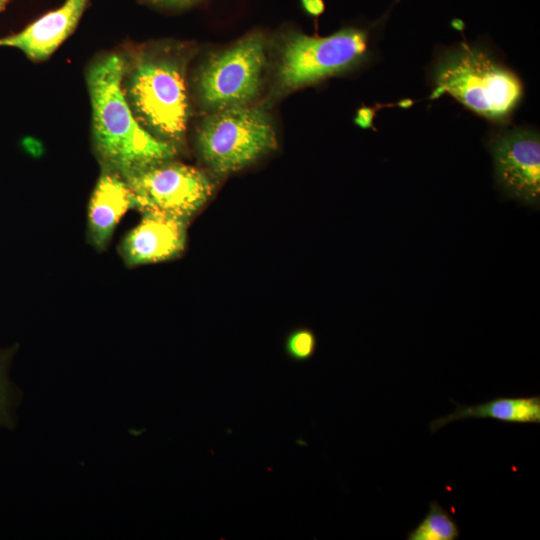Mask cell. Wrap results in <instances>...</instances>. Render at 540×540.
I'll return each mask as SVG.
<instances>
[{"label": "cell", "instance_id": "cell-1", "mask_svg": "<svg viewBox=\"0 0 540 540\" xmlns=\"http://www.w3.org/2000/svg\"><path fill=\"white\" fill-rule=\"evenodd\" d=\"M125 62L117 54L93 63L87 84L94 145L104 169L123 178L147 166L174 159L176 146L147 131L134 115L124 91Z\"/></svg>", "mask_w": 540, "mask_h": 540}, {"label": "cell", "instance_id": "cell-2", "mask_svg": "<svg viewBox=\"0 0 540 540\" xmlns=\"http://www.w3.org/2000/svg\"><path fill=\"white\" fill-rule=\"evenodd\" d=\"M125 75V95L140 124L162 141L179 143L188 120L181 63L170 56L143 54L125 65Z\"/></svg>", "mask_w": 540, "mask_h": 540}, {"label": "cell", "instance_id": "cell-3", "mask_svg": "<svg viewBox=\"0 0 540 540\" xmlns=\"http://www.w3.org/2000/svg\"><path fill=\"white\" fill-rule=\"evenodd\" d=\"M433 98L449 93L484 117L506 118L522 94L518 77L481 49L461 44L445 53L434 70Z\"/></svg>", "mask_w": 540, "mask_h": 540}, {"label": "cell", "instance_id": "cell-4", "mask_svg": "<svg viewBox=\"0 0 540 540\" xmlns=\"http://www.w3.org/2000/svg\"><path fill=\"white\" fill-rule=\"evenodd\" d=\"M197 147L204 163L220 175L239 171L277 148L268 114L239 106L212 112L202 122Z\"/></svg>", "mask_w": 540, "mask_h": 540}, {"label": "cell", "instance_id": "cell-5", "mask_svg": "<svg viewBox=\"0 0 540 540\" xmlns=\"http://www.w3.org/2000/svg\"><path fill=\"white\" fill-rule=\"evenodd\" d=\"M367 49L363 29L345 28L326 37L295 34L282 51L279 84L292 90L341 73L359 63Z\"/></svg>", "mask_w": 540, "mask_h": 540}, {"label": "cell", "instance_id": "cell-6", "mask_svg": "<svg viewBox=\"0 0 540 540\" xmlns=\"http://www.w3.org/2000/svg\"><path fill=\"white\" fill-rule=\"evenodd\" d=\"M265 64V41L259 33L213 55L198 77L203 106L214 112L248 105L260 91Z\"/></svg>", "mask_w": 540, "mask_h": 540}, {"label": "cell", "instance_id": "cell-7", "mask_svg": "<svg viewBox=\"0 0 540 540\" xmlns=\"http://www.w3.org/2000/svg\"><path fill=\"white\" fill-rule=\"evenodd\" d=\"M133 208L189 220L212 195L214 185L201 170L173 159L155 163L124 178Z\"/></svg>", "mask_w": 540, "mask_h": 540}, {"label": "cell", "instance_id": "cell-8", "mask_svg": "<svg viewBox=\"0 0 540 540\" xmlns=\"http://www.w3.org/2000/svg\"><path fill=\"white\" fill-rule=\"evenodd\" d=\"M497 183L510 198L528 206L540 200V141L536 133L507 131L492 142Z\"/></svg>", "mask_w": 540, "mask_h": 540}, {"label": "cell", "instance_id": "cell-9", "mask_svg": "<svg viewBox=\"0 0 540 540\" xmlns=\"http://www.w3.org/2000/svg\"><path fill=\"white\" fill-rule=\"evenodd\" d=\"M142 219L124 238L121 254L129 265L169 260L182 252L188 220L159 213H142Z\"/></svg>", "mask_w": 540, "mask_h": 540}, {"label": "cell", "instance_id": "cell-10", "mask_svg": "<svg viewBox=\"0 0 540 540\" xmlns=\"http://www.w3.org/2000/svg\"><path fill=\"white\" fill-rule=\"evenodd\" d=\"M89 0H66L23 30L0 38V47H13L32 61L48 59L76 28Z\"/></svg>", "mask_w": 540, "mask_h": 540}, {"label": "cell", "instance_id": "cell-11", "mask_svg": "<svg viewBox=\"0 0 540 540\" xmlns=\"http://www.w3.org/2000/svg\"><path fill=\"white\" fill-rule=\"evenodd\" d=\"M133 208L126 180L116 172L103 169L88 208V229L91 242L104 249L120 219Z\"/></svg>", "mask_w": 540, "mask_h": 540}, {"label": "cell", "instance_id": "cell-12", "mask_svg": "<svg viewBox=\"0 0 540 540\" xmlns=\"http://www.w3.org/2000/svg\"><path fill=\"white\" fill-rule=\"evenodd\" d=\"M469 418H491L511 423H540V397H498L473 406L456 404L454 412L431 422L430 430L435 433L453 421Z\"/></svg>", "mask_w": 540, "mask_h": 540}, {"label": "cell", "instance_id": "cell-13", "mask_svg": "<svg viewBox=\"0 0 540 540\" xmlns=\"http://www.w3.org/2000/svg\"><path fill=\"white\" fill-rule=\"evenodd\" d=\"M460 535L453 517L438 502L429 505L425 518L407 536L408 540H456Z\"/></svg>", "mask_w": 540, "mask_h": 540}, {"label": "cell", "instance_id": "cell-14", "mask_svg": "<svg viewBox=\"0 0 540 540\" xmlns=\"http://www.w3.org/2000/svg\"><path fill=\"white\" fill-rule=\"evenodd\" d=\"M316 345V336L308 328H298L292 331L285 340L286 353L295 361L309 360L315 353Z\"/></svg>", "mask_w": 540, "mask_h": 540}, {"label": "cell", "instance_id": "cell-15", "mask_svg": "<svg viewBox=\"0 0 540 540\" xmlns=\"http://www.w3.org/2000/svg\"><path fill=\"white\" fill-rule=\"evenodd\" d=\"M8 356L0 353V427H9L13 423V405L15 392L7 378Z\"/></svg>", "mask_w": 540, "mask_h": 540}, {"label": "cell", "instance_id": "cell-16", "mask_svg": "<svg viewBox=\"0 0 540 540\" xmlns=\"http://www.w3.org/2000/svg\"><path fill=\"white\" fill-rule=\"evenodd\" d=\"M151 5L163 8H184L200 0H144Z\"/></svg>", "mask_w": 540, "mask_h": 540}, {"label": "cell", "instance_id": "cell-17", "mask_svg": "<svg viewBox=\"0 0 540 540\" xmlns=\"http://www.w3.org/2000/svg\"><path fill=\"white\" fill-rule=\"evenodd\" d=\"M304 9L311 15L318 16L324 11L322 0H301Z\"/></svg>", "mask_w": 540, "mask_h": 540}, {"label": "cell", "instance_id": "cell-18", "mask_svg": "<svg viewBox=\"0 0 540 540\" xmlns=\"http://www.w3.org/2000/svg\"><path fill=\"white\" fill-rule=\"evenodd\" d=\"M373 114L369 108H362L358 111L355 122L363 128H368L371 126Z\"/></svg>", "mask_w": 540, "mask_h": 540}, {"label": "cell", "instance_id": "cell-19", "mask_svg": "<svg viewBox=\"0 0 540 540\" xmlns=\"http://www.w3.org/2000/svg\"><path fill=\"white\" fill-rule=\"evenodd\" d=\"M9 0H0V11L3 10Z\"/></svg>", "mask_w": 540, "mask_h": 540}]
</instances>
